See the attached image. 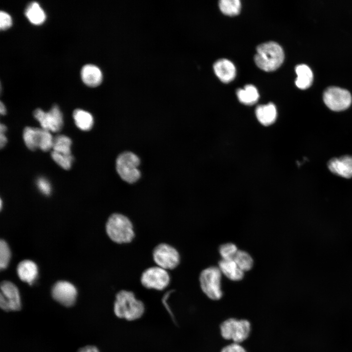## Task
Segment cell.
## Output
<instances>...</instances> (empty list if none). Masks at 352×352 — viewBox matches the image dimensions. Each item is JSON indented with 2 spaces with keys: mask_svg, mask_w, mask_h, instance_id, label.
Listing matches in <instances>:
<instances>
[{
  "mask_svg": "<svg viewBox=\"0 0 352 352\" xmlns=\"http://www.w3.org/2000/svg\"><path fill=\"white\" fill-rule=\"evenodd\" d=\"M113 312L118 318L128 321H134L144 315V303L138 299L131 290L121 289L117 292L113 303Z\"/></svg>",
  "mask_w": 352,
  "mask_h": 352,
  "instance_id": "cell-1",
  "label": "cell"
},
{
  "mask_svg": "<svg viewBox=\"0 0 352 352\" xmlns=\"http://www.w3.org/2000/svg\"><path fill=\"white\" fill-rule=\"evenodd\" d=\"M330 172L338 176L350 178L352 177V156L344 155L331 159L328 164Z\"/></svg>",
  "mask_w": 352,
  "mask_h": 352,
  "instance_id": "cell-14",
  "label": "cell"
},
{
  "mask_svg": "<svg viewBox=\"0 0 352 352\" xmlns=\"http://www.w3.org/2000/svg\"><path fill=\"white\" fill-rule=\"evenodd\" d=\"M213 68L217 76L223 83L232 81L236 76V67L229 60L221 59L214 64Z\"/></svg>",
  "mask_w": 352,
  "mask_h": 352,
  "instance_id": "cell-15",
  "label": "cell"
},
{
  "mask_svg": "<svg viewBox=\"0 0 352 352\" xmlns=\"http://www.w3.org/2000/svg\"><path fill=\"white\" fill-rule=\"evenodd\" d=\"M51 155L53 160L62 168L68 170L71 168L73 161L71 154H65L52 151Z\"/></svg>",
  "mask_w": 352,
  "mask_h": 352,
  "instance_id": "cell-27",
  "label": "cell"
},
{
  "mask_svg": "<svg viewBox=\"0 0 352 352\" xmlns=\"http://www.w3.org/2000/svg\"><path fill=\"white\" fill-rule=\"evenodd\" d=\"M11 252L7 242L4 240L0 241V268L5 269L9 263Z\"/></svg>",
  "mask_w": 352,
  "mask_h": 352,
  "instance_id": "cell-28",
  "label": "cell"
},
{
  "mask_svg": "<svg viewBox=\"0 0 352 352\" xmlns=\"http://www.w3.org/2000/svg\"><path fill=\"white\" fill-rule=\"evenodd\" d=\"M35 118L39 122L41 128L50 132H58L62 128L63 118L62 113L57 105L45 112L41 109H37L33 112Z\"/></svg>",
  "mask_w": 352,
  "mask_h": 352,
  "instance_id": "cell-11",
  "label": "cell"
},
{
  "mask_svg": "<svg viewBox=\"0 0 352 352\" xmlns=\"http://www.w3.org/2000/svg\"><path fill=\"white\" fill-rule=\"evenodd\" d=\"M5 107L4 105V104L0 101V114L2 115H4L6 113V110Z\"/></svg>",
  "mask_w": 352,
  "mask_h": 352,
  "instance_id": "cell-35",
  "label": "cell"
},
{
  "mask_svg": "<svg viewBox=\"0 0 352 352\" xmlns=\"http://www.w3.org/2000/svg\"><path fill=\"white\" fill-rule=\"evenodd\" d=\"M36 184L39 191L44 195L48 196L51 192V186L49 182L44 177L38 178Z\"/></svg>",
  "mask_w": 352,
  "mask_h": 352,
  "instance_id": "cell-30",
  "label": "cell"
},
{
  "mask_svg": "<svg viewBox=\"0 0 352 352\" xmlns=\"http://www.w3.org/2000/svg\"><path fill=\"white\" fill-rule=\"evenodd\" d=\"M106 231L109 238L117 244L131 242L135 236L132 221L126 215L114 213L108 218Z\"/></svg>",
  "mask_w": 352,
  "mask_h": 352,
  "instance_id": "cell-2",
  "label": "cell"
},
{
  "mask_svg": "<svg viewBox=\"0 0 352 352\" xmlns=\"http://www.w3.org/2000/svg\"><path fill=\"white\" fill-rule=\"evenodd\" d=\"M140 283L148 289L162 291L169 286L171 276L168 270L157 265L153 266L142 272Z\"/></svg>",
  "mask_w": 352,
  "mask_h": 352,
  "instance_id": "cell-7",
  "label": "cell"
},
{
  "mask_svg": "<svg viewBox=\"0 0 352 352\" xmlns=\"http://www.w3.org/2000/svg\"><path fill=\"white\" fill-rule=\"evenodd\" d=\"M73 117L76 126L82 131H89L93 125L92 115L85 110L75 109L73 112Z\"/></svg>",
  "mask_w": 352,
  "mask_h": 352,
  "instance_id": "cell-22",
  "label": "cell"
},
{
  "mask_svg": "<svg viewBox=\"0 0 352 352\" xmlns=\"http://www.w3.org/2000/svg\"><path fill=\"white\" fill-rule=\"evenodd\" d=\"M220 352H247L241 345L238 343H232L223 347Z\"/></svg>",
  "mask_w": 352,
  "mask_h": 352,
  "instance_id": "cell-32",
  "label": "cell"
},
{
  "mask_svg": "<svg viewBox=\"0 0 352 352\" xmlns=\"http://www.w3.org/2000/svg\"><path fill=\"white\" fill-rule=\"evenodd\" d=\"M220 330L221 335L224 339L232 340L234 343L239 344L246 340L249 336L251 325L247 320L229 318L221 324Z\"/></svg>",
  "mask_w": 352,
  "mask_h": 352,
  "instance_id": "cell-6",
  "label": "cell"
},
{
  "mask_svg": "<svg viewBox=\"0 0 352 352\" xmlns=\"http://www.w3.org/2000/svg\"><path fill=\"white\" fill-rule=\"evenodd\" d=\"M219 5L221 11L224 14L230 16L238 15L241 8L239 0H221Z\"/></svg>",
  "mask_w": 352,
  "mask_h": 352,
  "instance_id": "cell-26",
  "label": "cell"
},
{
  "mask_svg": "<svg viewBox=\"0 0 352 352\" xmlns=\"http://www.w3.org/2000/svg\"><path fill=\"white\" fill-rule=\"evenodd\" d=\"M0 307L3 310H19L21 308L20 296L18 288L12 282L3 281L1 282Z\"/></svg>",
  "mask_w": 352,
  "mask_h": 352,
  "instance_id": "cell-12",
  "label": "cell"
},
{
  "mask_svg": "<svg viewBox=\"0 0 352 352\" xmlns=\"http://www.w3.org/2000/svg\"><path fill=\"white\" fill-rule=\"evenodd\" d=\"M1 205H2V201H1V200H0V208H2Z\"/></svg>",
  "mask_w": 352,
  "mask_h": 352,
  "instance_id": "cell-36",
  "label": "cell"
},
{
  "mask_svg": "<svg viewBox=\"0 0 352 352\" xmlns=\"http://www.w3.org/2000/svg\"><path fill=\"white\" fill-rule=\"evenodd\" d=\"M17 271L19 278L23 282L31 285L38 275V267L32 261L24 260L17 265Z\"/></svg>",
  "mask_w": 352,
  "mask_h": 352,
  "instance_id": "cell-17",
  "label": "cell"
},
{
  "mask_svg": "<svg viewBox=\"0 0 352 352\" xmlns=\"http://www.w3.org/2000/svg\"><path fill=\"white\" fill-rule=\"evenodd\" d=\"M140 159L135 154L125 152L118 155L116 160V169L121 179L132 183L140 177L141 174L138 169Z\"/></svg>",
  "mask_w": 352,
  "mask_h": 352,
  "instance_id": "cell-5",
  "label": "cell"
},
{
  "mask_svg": "<svg viewBox=\"0 0 352 352\" xmlns=\"http://www.w3.org/2000/svg\"><path fill=\"white\" fill-rule=\"evenodd\" d=\"M233 260L243 272L250 270L253 265V260L247 252L238 250Z\"/></svg>",
  "mask_w": 352,
  "mask_h": 352,
  "instance_id": "cell-25",
  "label": "cell"
},
{
  "mask_svg": "<svg viewBox=\"0 0 352 352\" xmlns=\"http://www.w3.org/2000/svg\"><path fill=\"white\" fill-rule=\"evenodd\" d=\"M295 72L297 76L295 82L296 86L302 89L308 88L312 84L313 78L309 67L305 64L297 65Z\"/></svg>",
  "mask_w": 352,
  "mask_h": 352,
  "instance_id": "cell-20",
  "label": "cell"
},
{
  "mask_svg": "<svg viewBox=\"0 0 352 352\" xmlns=\"http://www.w3.org/2000/svg\"><path fill=\"white\" fill-rule=\"evenodd\" d=\"M78 352H100L98 348L94 346H87L80 349Z\"/></svg>",
  "mask_w": 352,
  "mask_h": 352,
  "instance_id": "cell-33",
  "label": "cell"
},
{
  "mask_svg": "<svg viewBox=\"0 0 352 352\" xmlns=\"http://www.w3.org/2000/svg\"><path fill=\"white\" fill-rule=\"evenodd\" d=\"M71 140L68 136L61 134L53 139V151L65 154H71Z\"/></svg>",
  "mask_w": 352,
  "mask_h": 352,
  "instance_id": "cell-24",
  "label": "cell"
},
{
  "mask_svg": "<svg viewBox=\"0 0 352 352\" xmlns=\"http://www.w3.org/2000/svg\"><path fill=\"white\" fill-rule=\"evenodd\" d=\"M221 278V272L216 266L207 267L200 273L199 281L201 289L211 300H218L222 297Z\"/></svg>",
  "mask_w": 352,
  "mask_h": 352,
  "instance_id": "cell-4",
  "label": "cell"
},
{
  "mask_svg": "<svg viewBox=\"0 0 352 352\" xmlns=\"http://www.w3.org/2000/svg\"><path fill=\"white\" fill-rule=\"evenodd\" d=\"M152 256L156 265L168 271L175 269L180 263V255L178 250L165 242L160 243L154 248Z\"/></svg>",
  "mask_w": 352,
  "mask_h": 352,
  "instance_id": "cell-8",
  "label": "cell"
},
{
  "mask_svg": "<svg viewBox=\"0 0 352 352\" xmlns=\"http://www.w3.org/2000/svg\"><path fill=\"white\" fill-rule=\"evenodd\" d=\"M7 143V138L5 135V132H0V148H3Z\"/></svg>",
  "mask_w": 352,
  "mask_h": 352,
  "instance_id": "cell-34",
  "label": "cell"
},
{
  "mask_svg": "<svg viewBox=\"0 0 352 352\" xmlns=\"http://www.w3.org/2000/svg\"><path fill=\"white\" fill-rule=\"evenodd\" d=\"M284 60L283 49L277 43L268 42L257 47L254 61L257 66L264 71L269 72L276 70Z\"/></svg>",
  "mask_w": 352,
  "mask_h": 352,
  "instance_id": "cell-3",
  "label": "cell"
},
{
  "mask_svg": "<svg viewBox=\"0 0 352 352\" xmlns=\"http://www.w3.org/2000/svg\"><path fill=\"white\" fill-rule=\"evenodd\" d=\"M81 77L83 82L86 85L92 87L99 86L103 79V75L100 69L92 64H87L82 67Z\"/></svg>",
  "mask_w": 352,
  "mask_h": 352,
  "instance_id": "cell-16",
  "label": "cell"
},
{
  "mask_svg": "<svg viewBox=\"0 0 352 352\" xmlns=\"http://www.w3.org/2000/svg\"><path fill=\"white\" fill-rule=\"evenodd\" d=\"M23 138L25 145L30 150L39 148L46 152L52 149L54 138L50 132L42 128L25 127Z\"/></svg>",
  "mask_w": 352,
  "mask_h": 352,
  "instance_id": "cell-9",
  "label": "cell"
},
{
  "mask_svg": "<svg viewBox=\"0 0 352 352\" xmlns=\"http://www.w3.org/2000/svg\"><path fill=\"white\" fill-rule=\"evenodd\" d=\"M24 14L28 20L34 24H42L46 18L44 11L36 1L28 3L25 9Z\"/></svg>",
  "mask_w": 352,
  "mask_h": 352,
  "instance_id": "cell-21",
  "label": "cell"
},
{
  "mask_svg": "<svg viewBox=\"0 0 352 352\" xmlns=\"http://www.w3.org/2000/svg\"><path fill=\"white\" fill-rule=\"evenodd\" d=\"M236 245L232 243H227L220 246L219 252L223 260H233L238 251Z\"/></svg>",
  "mask_w": 352,
  "mask_h": 352,
  "instance_id": "cell-29",
  "label": "cell"
},
{
  "mask_svg": "<svg viewBox=\"0 0 352 352\" xmlns=\"http://www.w3.org/2000/svg\"><path fill=\"white\" fill-rule=\"evenodd\" d=\"M51 294L55 300L61 305L70 307L76 300L77 291L75 286L66 281H59L52 286Z\"/></svg>",
  "mask_w": 352,
  "mask_h": 352,
  "instance_id": "cell-13",
  "label": "cell"
},
{
  "mask_svg": "<svg viewBox=\"0 0 352 352\" xmlns=\"http://www.w3.org/2000/svg\"><path fill=\"white\" fill-rule=\"evenodd\" d=\"M219 268L221 273L232 281H238L243 278L244 272L233 260L222 259L219 263Z\"/></svg>",
  "mask_w": 352,
  "mask_h": 352,
  "instance_id": "cell-18",
  "label": "cell"
},
{
  "mask_svg": "<svg viewBox=\"0 0 352 352\" xmlns=\"http://www.w3.org/2000/svg\"><path fill=\"white\" fill-rule=\"evenodd\" d=\"M323 100L330 110L340 111L346 110L350 106L352 96L350 92L346 89L331 87L325 91Z\"/></svg>",
  "mask_w": 352,
  "mask_h": 352,
  "instance_id": "cell-10",
  "label": "cell"
},
{
  "mask_svg": "<svg viewBox=\"0 0 352 352\" xmlns=\"http://www.w3.org/2000/svg\"><path fill=\"white\" fill-rule=\"evenodd\" d=\"M12 24V18L10 15L4 11L0 12V28L4 30L10 27Z\"/></svg>",
  "mask_w": 352,
  "mask_h": 352,
  "instance_id": "cell-31",
  "label": "cell"
},
{
  "mask_svg": "<svg viewBox=\"0 0 352 352\" xmlns=\"http://www.w3.org/2000/svg\"><path fill=\"white\" fill-rule=\"evenodd\" d=\"M236 93L239 100L246 105H253L259 97L257 89L252 85H247L243 88L238 89Z\"/></svg>",
  "mask_w": 352,
  "mask_h": 352,
  "instance_id": "cell-23",
  "label": "cell"
},
{
  "mask_svg": "<svg viewBox=\"0 0 352 352\" xmlns=\"http://www.w3.org/2000/svg\"><path fill=\"white\" fill-rule=\"evenodd\" d=\"M258 121L264 126L272 124L277 117V110L275 106L272 103L258 106L255 111Z\"/></svg>",
  "mask_w": 352,
  "mask_h": 352,
  "instance_id": "cell-19",
  "label": "cell"
}]
</instances>
